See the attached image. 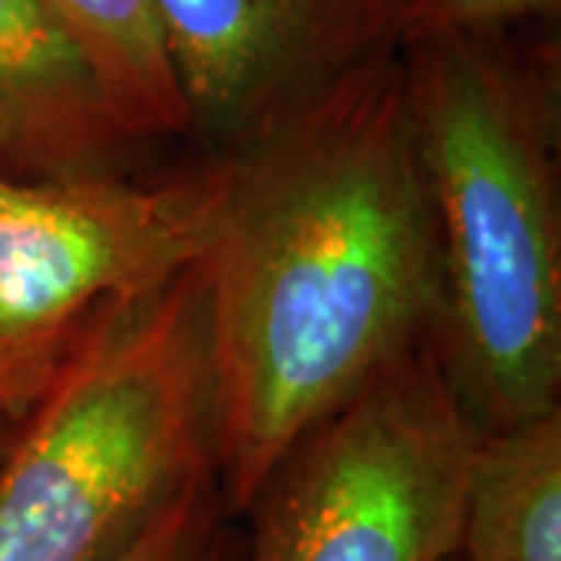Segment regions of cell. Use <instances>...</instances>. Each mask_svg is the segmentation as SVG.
I'll return each instance as SVG.
<instances>
[{
  "mask_svg": "<svg viewBox=\"0 0 561 561\" xmlns=\"http://www.w3.org/2000/svg\"><path fill=\"white\" fill-rule=\"evenodd\" d=\"M213 157L228 165L201 265L213 478L247 515L319 424L437 331L440 253L400 47Z\"/></svg>",
  "mask_w": 561,
  "mask_h": 561,
  "instance_id": "1",
  "label": "cell"
},
{
  "mask_svg": "<svg viewBox=\"0 0 561 561\" xmlns=\"http://www.w3.org/2000/svg\"><path fill=\"white\" fill-rule=\"evenodd\" d=\"M440 253L437 350L474 431L561 397L556 66L502 32L400 47Z\"/></svg>",
  "mask_w": 561,
  "mask_h": 561,
  "instance_id": "2",
  "label": "cell"
},
{
  "mask_svg": "<svg viewBox=\"0 0 561 561\" xmlns=\"http://www.w3.org/2000/svg\"><path fill=\"white\" fill-rule=\"evenodd\" d=\"M213 474L203 272L101 321L0 461V561H119Z\"/></svg>",
  "mask_w": 561,
  "mask_h": 561,
  "instance_id": "3",
  "label": "cell"
},
{
  "mask_svg": "<svg viewBox=\"0 0 561 561\" xmlns=\"http://www.w3.org/2000/svg\"><path fill=\"white\" fill-rule=\"evenodd\" d=\"M471 440L431 334L280 461L241 561H449Z\"/></svg>",
  "mask_w": 561,
  "mask_h": 561,
  "instance_id": "4",
  "label": "cell"
},
{
  "mask_svg": "<svg viewBox=\"0 0 561 561\" xmlns=\"http://www.w3.org/2000/svg\"><path fill=\"white\" fill-rule=\"evenodd\" d=\"M225 197V157L157 181L0 175V383L41 397L101 321L201 268Z\"/></svg>",
  "mask_w": 561,
  "mask_h": 561,
  "instance_id": "5",
  "label": "cell"
},
{
  "mask_svg": "<svg viewBox=\"0 0 561 561\" xmlns=\"http://www.w3.org/2000/svg\"><path fill=\"white\" fill-rule=\"evenodd\" d=\"M191 131L238 147L400 47L387 0H153Z\"/></svg>",
  "mask_w": 561,
  "mask_h": 561,
  "instance_id": "6",
  "label": "cell"
},
{
  "mask_svg": "<svg viewBox=\"0 0 561 561\" xmlns=\"http://www.w3.org/2000/svg\"><path fill=\"white\" fill-rule=\"evenodd\" d=\"M135 138L44 0H0V175L110 172Z\"/></svg>",
  "mask_w": 561,
  "mask_h": 561,
  "instance_id": "7",
  "label": "cell"
},
{
  "mask_svg": "<svg viewBox=\"0 0 561 561\" xmlns=\"http://www.w3.org/2000/svg\"><path fill=\"white\" fill-rule=\"evenodd\" d=\"M456 559L561 561V409L474 431Z\"/></svg>",
  "mask_w": 561,
  "mask_h": 561,
  "instance_id": "8",
  "label": "cell"
},
{
  "mask_svg": "<svg viewBox=\"0 0 561 561\" xmlns=\"http://www.w3.org/2000/svg\"><path fill=\"white\" fill-rule=\"evenodd\" d=\"M135 140L191 135L153 0H44Z\"/></svg>",
  "mask_w": 561,
  "mask_h": 561,
  "instance_id": "9",
  "label": "cell"
},
{
  "mask_svg": "<svg viewBox=\"0 0 561 561\" xmlns=\"http://www.w3.org/2000/svg\"><path fill=\"white\" fill-rule=\"evenodd\" d=\"M228 518L216 478L203 474L162 508L119 561H241Z\"/></svg>",
  "mask_w": 561,
  "mask_h": 561,
  "instance_id": "10",
  "label": "cell"
},
{
  "mask_svg": "<svg viewBox=\"0 0 561 561\" xmlns=\"http://www.w3.org/2000/svg\"><path fill=\"white\" fill-rule=\"evenodd\" d=\"M397 44L437 35H483L502 32L512 22L542 16L559 0H387Z\"/></svg>",
  "mask_w": 561,
  "mask_h": 561,
  "instance_id": "11",
  "label": "cell"
},
{
  "mask_svg": "<svg viewBox=\"0 0 561 561\" xmlns=\"http://www.w3.org/2000/svg\"><path fill=\"white\" fill-rule=\"evenodd\" d=\"M38 397H28V393H20L7 383H0V461L7 456L10 443L16 437L20 431L22 419L28 415V409L35 405Z\"/></svg>",
  "mask_w": 561,
  "mask_h": 561,
  "instance_id": "12",
  "label": "cell"
},
{
  "mask_svg": "<svg viewBox=\"0 0 561 561\" xmlns=\"http://www.w3.org/2000/svg\"><path fill=\"white\" fill-rule=\"evenodd\" d=\"M449 561H459V559H456V556H453V559H449Z\"/></svg>",
  "mask_w": 561,
  "mask_h": 561,
  "instance_id": "13",
  "label": "cell"
}]
</instances>
